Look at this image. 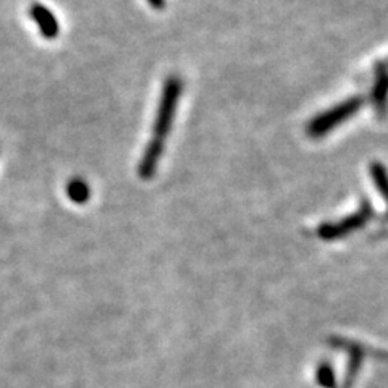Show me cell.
<instances>
[{
	"label": "cell",
	"instance_id": "obj_3",
	"mask_svg": "<svg viewBox=\"0 0 388 388\" xmlns=\"http://www.w3.org/2000/svg\"><path fill=\"white\" fill-rule=\"evenodd\" d=\"M373 217H374L373 204H370L368 199H364L361 202L358 212H354L353 215L345 217L342 222L322 223L319 230H317V234H319V238L325 239V242H333V239L345 238L353 232H356L359 228L368 225V222Z\"/></svg>",
	"mask_w": 388,
	"mask_h": 388
},
{
	"label": "cell",
	"instance_id": "obj_4",
	"mask_svg": "<svg viewBox=\"0 0 388 388\" xmlns=\"http://www.w3.org/2000/svg\"><path fill=\"white\" fill-rule=\"evenodd\" d=\"M374 86L370 92V102H373L377 115L384 118L388 113V65L379 62L374 68Z\"/></svg>",
	"mask_w": 388,
	"mask_h": 388
},
{
	"label": "cell",
	"instance_id": "obj_7",
	"mask_svg": "<svg viewBox=\"0 0 388 388\" xmlns=\"http://www.w3.org/2000/svg\"><path fill=\"white\" fill-rule=\"evenodd\" d=\"M67 196L75 204H85L91 198V188L83 178H72L67 184Z\"/></svg>",
	"mask_w": 388,
	"mask_h": 388
},
{
	"label": "cell",
	"instance_id": "obj_5",
	"mask_svg": "<svg viewBox=\"0 0 388 388\" xmlns=\"http://www.w3.org/2000/svg\"><path fill=\"white\" fill-rule=\"evenodd\" d=\"M30 15L32 21L37 25V28H39L41 35L46 37V39H56L58 36L60 26L56 15H54L46 5L37 4V2L32 4L30 8Z\"/></svg>",
	"mask_w": 388,
	"mask_h": 388
},
{
	"label": "cell",
	"instance_id": "obj_9",
	"mask_svg": "<svg viewBox=\"0 0 388 388\" xmlns=\"http://www.w3.org/2000/svg\"><path fill=\"white\" fill-rule=\"evenodd\" d=\"M317 384H319L322 388H335L337 387V377L335 373H333L332 365L324 361L319 368H317Z\"/></svg>",
	"mask_w": 388,
	"mask_h": 388
},
{
	"label": "cell",
	"instance_id": "obj_8",
	"mask_svg": "<svg viewBox=\"0 0 388 388\" xmlns=\"http://www.w3.org/2000/svg\"><path fill=\"white\" fill-rule=\"evenodd\" d=\"M369 172H370V177H373L375 188L379 189L382 198L388 202V172L385 165H382L380 162H373L370 163Z\"/></svg>",
	"mask_w": 388,
	"mask_h": 388
},
{
	"label": "cell",
	"instance_id": "obj_10",
	"mask_svg": "<svg viewBox=\"0 0 388 388\" xmlns=\"http://www.w3.org/2000/svg\"><path fill=\"white\" fill-rule=\"evenodd\" d=\"M147 4H149L151 7L156 10H162L163 7H165V0H147Z\"/></svg>",
	"mask_w": 388,
	"mask_h": 388
},
{
	"label": "cell",
	"instance_id": "obj_2",
	"mask_svg": "<svg viewBox=\"0 0 388 388\" xmlns=\"http://www.w3.org/2000/svg\"><path fill=\"white\" fill-rule=\"evenodd\" d=\"M364 97L354 96L349 99L343 101L338 106H333L327 112H322L315 118L311 120L306 127V133L311 138H322V136L329 134L333 128L340 127L346 120L353 118L364 106Z\"/></svg>",
	"mask_w": 388,
	"mask_h": 388
},
{
	"label": "cell",
	"instance_id": "obj_1",
	"mask_svg": "<svg viewBox=\"0 0 388 388\" xmlns=\"http://www.w3.org/2000/svg\"><path fill=\"white\" fill-rule=\"evenodd\" d=\"M182 92H183L182 78L177 75L168 76L165 83H163L161 102H158L156 120H154V127H152L156 139L163 141L168 134H170L175 113H177L178 101H180V96H182Z\"/></svg>",
	"mask_w": 388,
	"mask_h": 388
},
{
	"label": "cell",
	"instance_id": "obj_6",
	"mask_svg": "<svg viewBox=\"0 0 388 388\" xmlns=\"http://www.w3.org/2000/svg\"><path fill=\"white\" fill-rule=\"evenodd\" d=\"M163 156V141L152 138L144 149V154L138 163V175L143 180H151L154 177L158 167V162Z\"/></svg>",
	"mask_w": 388,
	"mask_h": 388
}]
</instances>
